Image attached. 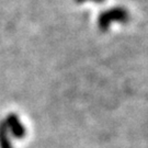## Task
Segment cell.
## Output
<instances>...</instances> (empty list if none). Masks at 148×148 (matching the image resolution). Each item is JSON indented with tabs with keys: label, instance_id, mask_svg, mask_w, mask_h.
<instances>
[{
	"label": "cell",
	"instance_id": "obj_1",
	"mask_svg": "<svg viewBox=\"0 0 148 148\" xmlns=\"http://www.w3.org/2000/svg\"><path fill=\"white\" fill-rule=\"evenodd\" d=\"M130 14L123 8H113L102 12L99 16V27L106 31L108 27L114 22H126Z\"/></svg>",
	"mask_w": 148,
	"mask_h": 148
},
{
	"label": "cell",
	"instance_id": "obj_2",
	"mask_svg": "<svg viewBox=\"0 0 148 148\" xmlns=\"http://www.w3.org/2000/svg\"><path fill=\"white\" fill-rule=\"evenodd\" d=\"M78 3H81V2H85V1H89V0H76ZM90 1H95V2H102L104 0H90Z\"/></svg>",
	"mask_w": 148,
	"mask_h": 148
}]
</instances>
